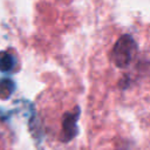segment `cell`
Wrapping results in <instances>:
<instances>
[{"instance_id": "cell-1", "label": "cell", "mask_w": 150, "mask_h": 150, "mask_svg": "<svg viewBox=\"0 0 150 150\" xmlns=\"http://www.w3.org/2000/svg\"><path fill=\"white\" fill-rule=\"evenodd\" d=\"M135 52H136L135 41L129 35H123L115 43V47L111 53V59L117 67L124 68L129 66V63L131 62Z\"/></svg>"}, {"instance_id": "cell-2", "label": "cell", "mask_w": 150, "mask_h": 150, "mask_svg": "<svg viewBox=\"0 0 150 150\" xmlns=\"http://www.w3.org/2000/svg\"><path fill=\"white\" fill-rule=\"evenodd\" d=\"M79 117V109L76 108L75 111H70L67 112L63 116V123H62V128H63V139L69 141L75 135H76V121Z\"/></svg>"}, {"instance_id": "cell-3", "label": "cell", "mask_w": 150, "mask_h": 150, "mask_svg": "<svg viewBox=\"0 0 150 150\" xmlns=\"http://www.w3.org/2000/svg\"><path fill=\"white\" fill-rule=\"evenodd\" d=\"M13 67V57L6 53H0V70L7 71Z\"/></svg>"}, {"instance_id": "cell-4", "label": "cell", "mask_w": 150, "mask_h": 150, "mask_svg": "<svg viewBox=\"0 0 150 150\" xmlns=\"http://www.w3.org/2000/svg\"><path fill=\"white\" fill-rule=\"evenodd\" d=\"M13 90V83L9 80L0 81V97H8Z\"/></svg>"}]
</instances>
